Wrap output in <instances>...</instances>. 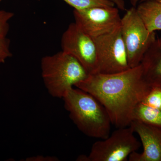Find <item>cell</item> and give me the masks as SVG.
<instances>
[{"label": "cell", "mask_w": 161, "mask_h": 161, "mask_svg": "<svg viewBox=\"0 0 161 161\" xmlns=\"http://www.w3.org/2000/svg\"><path fill=\"white\" fill-rule=\"evenodd\" d=\"M135 133L140 138L143 152L132 153L130 161H161V130L138 120L130 124Z\"/></svg>", "instance_id": "obj_9"}, {"label": "cell", "mask_w": 161, "mask_h": 161, "mask_svg": "<svg viewBox=\"0 0 161 161\" xmlns=\"http://www.w3.org/2000/svg\"><path fill=\"white\" fill-rule=\"evenodd\" d=\"M75 23L93 38L108 34L120 28L121 18L115 6H98L74 10Z\"/></svg>", "instance_id": "obj_7"}, {"label": "cell", "mask_w": 161, "mask_h": 161, "mask_svg": "<svg viewBox=\"0 0 161 161\" xmlns=\"http://www.w3.org/2000/svg\"><path fill=\"white\" fill-rule=\"evenodd\" d=\"M134 120L139 121L161 130V111L142 103H139L134 109L132 121Z\"/></svg>", "instance_id": "obj_12"}, {"label": "cell", "mask_w": 161, "mask_h": 161, "mask_svg": "<svg viewBox=\"0 0 161 161\" xmlns=\"http://www.w3.org/2000/svg\"><path fill=\"white\" fill-rule=\"evenodd\" d=\"M58 158L54 156H44L42 155H37L36 156L30 157L26 159V161H59Z\"/></svg>", "instance_id": "obj_17"}, {"label": "cell", "mask_w": 161, "mask_h": 161, "mask_svg": "<svg viewBox=\"0 0 161 161\" xmlns=\"http://www.w3.org/2000/svg\"><path fill=\"white\" fill-rule=\"evenodd\" d=\"M41 69L45 87L56 98H63L69 90L89 75L77 59L63 51L42 58Z\"/></svg>", "instance_id": "obj_3"}, {"label": "cell", "mask_w": 161, "mask_h": 161, "mask_svg": "<svg viewBox=\"0 0 161 161\" xmlns=\"http://www.w3.org/2000/svg\"><path fill=\"white\" fill-rule=\"evenodd\" d=\"M112 2L117 6V8L121 10H125V3L124 0H111Z\"/></svg>", "instance_id": "obj_18"}, {"label": "cell", "mask_w": 161, "mask_h": 161, "mask_svg": "<svg viewBox=\"0 0 161 161\" xmlns=\"http://www.w3.org/2000/svg\"><path fill=\"white\" fill-rule=\"evenodd\" d=\"M75 10H81L98 6H115L111 0H63Z\"/></svg>", "instance_id": "obj_13"}, {"label": "cell", "mask_w": 161, "mask_h": 161, "mask_svg": "<svg viewBox=\"0 0 161 161\" xmlns=\"http://www.w3.org/2000/svg\"><path fill=\"white\" fill-rule=\"evenodd\" d=\"M136 10L150 32L161 30V4L154 0L140 3Z\"/></svg>", "instance_id": "obj_11"}, {"label": "cell", "mask_w": 161, "mask_h": 161, "mask_svg": "<svg viewBox=\"0 0 161 161\" xmlns=\"http://www.w3.org/2000/svg\"><path fill=\"white\" fill-rule=\"evenodd\" d=\"M131 126L118 128L107 138L92 145L88 161H125L141 147Z\"/></svg>", "instance_id": "obj_5"}, {"label": "cell", "mask_w": 161, "mask_h": 161, "mask_svg": "<svg viewBox=\"0 0 161 161\" xmlns=\"http://www.w3.org/2000/svg\"><path fill=\"white\" fill-rule=\"evenodd\" d=\"M154 1H156V2H158V3L161 4V0H154Z\"/></svg>", "instance_id": "obj_20"}, {"label": "cell", "mask_w": 161, "mask_h": 161, "mask_svg": "<svg viewBox=\"0 0 161 161\" xmlns=\"http://www.w3.org/2000/svg\"><path fill=\"white\" fill-rule=\"evenodd\" d=\"M75 86L95 97L117 128L130 125L134 109L151 88L141 64L115 74H90Z\"/></svg>", "instance_id": "obj_1"}, {"label": "cell", "mask_w": 161, "mask_h": 161, "mask_svg": "<svg viewBox=\"0 0 161 161\" xmlns=\"http://www.w3.org/2000/svg\"><path fill=\"white\" fill-rule=\"evenodd\" d=\"M2 1V0H0V2H1ZM37 1H40V0H37Z\"/></svg>", "instance_id": "obj_21"}, {"label": "cell", "mask_w": 161, "mask_h": 161, "mask_svg": "<svg viewBox=\"0 0 161 161\" xmlns=\"http://www.w3.org/2000/svg\"><path fill=\"white\" fill-rule=\"evenodd\" d=\"M10 40L6 37L0 36V64L4 63L12 54L9 50Z\"/></svg>", "instance_id": "obj_16"}, {"label": "cell", "mask_w": 161, "mask_h": 161, "mask_svg": "<svg viewBox=\"0 0 161 161\" xmlns=\"http://www.w3.org/2000/svg\"><path fill=\"white\" fill-rule=\"evenodd\" d=\"M62 99L70 118L83 134L100 139L110 135L112 125L110 115L93 95L78 88L73 87Z\"/></svg>", "instance_id": "obj_2"}, {"label": "cell", "mask_w": 161, "mask_h": 161, "mask_svg": "<svg viewBox=\"0 0 161 161\" xmlns=\"http://www.w3.org/2000/svg\"><path fill=\"white\" fill-rule=\"evenodd\" d=\"M140 64L145 79L150 86H161V36L156 38Z\"/></svg>", "instance_id": "obj_10"}, {"label": "cell", "mask_w": 161, "mask_h": 161, "mask_svg": "<svg viewBox=\"0 0 161 161\" xmlns=\"http://www.w3.org/2000/svg\"><path fill=\"white\" fill-rule=\"evenodd\" d=\"M146 1H147V0H130V2H131V4H132V6L136 7L138 3H140Z\"/></svg>", "instance_id": "obj_19"}, {"label": "cell", "mask_w": 161, "mask_h": 161, "mask_svg": "<svg viewBox=\"0 0 161 161\" xmlns=\"http://www.w3.org/2000/svg\"><path fill=\"white\" fill-rule=\"evenodd\" d=\"M141 103L161 111V86L151 87Z\"/></svg>", "instance_id": "obj_14"}, {"label": "cell", "mask_w": 161, "mask_h": 161, "mask_svg": "<svg viewBox=\"0 0 161 161\" xmlns=\"http://www.w3.org/2000/svg\"><path fill=\"white\" fill-rule=\"evenodd\" d=\"M120 31L130 67L138 66L156 38L155 32L148 31L134 6L121 18Z\"/></svg>", "instance_id": "obj_4"}, {"label": "cell", "mask_w": 161, "mask_h": 161, "mask_svg": "<svg viewBox=\"0 0 161 161\" xmlns=\"http://www.w3.org/2000/svg\"><path fill=\"white\" fill-rule=\"evenodd\" d=\"M93 39L97 57V70L95 74H115L131 68L120 27L110 33Z\"/></svg>", "instance_id": "obj_6"}, {"label": "cell", "mask_w": 161, "mask_h": 161, "mask_svg": "<svg viewBox=\"0 0 161 161\" xmlns=\"http://www.w3.org/2000/svg\"><path fill=\"white\" fill-rule=\"evenodd\" d=\"M14 14L0 10V36L6 37L9 30L8 21L14 16Z\"/></svg>", "instance_id": "obj_15"}, {"label": "cell", "mask_w": 161, "mask_h": 161, "mask_svg": "<svg viewBox=\"0 0 161 161\" xmlns=\"http://www.w3.org/2000/svg\"><path fill=\"white\" fill-rule=\"evenodd\" d=\"M61 45L62 51L77 59L89 75L96 73L97 57L95 40L75 22L64 32Z\"/></svg>", "instance_id": "obj_8"}]
</instances>
